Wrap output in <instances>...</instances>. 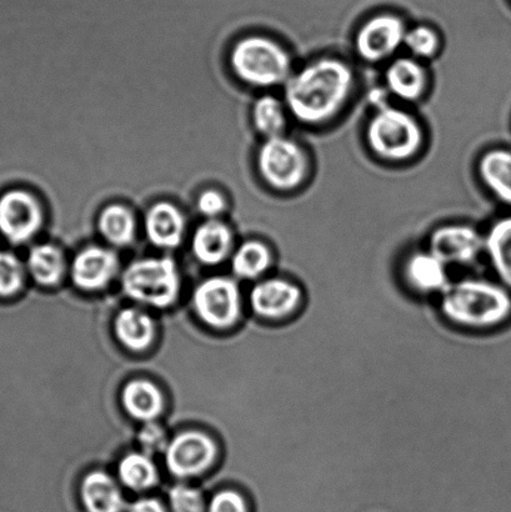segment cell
I'll return each instance as SVG.
<instances>
[{
    "label": "cell",
    "instance_id": "1",
    "mask_svg": "<svg viewBox=\"0 0 511 512\" xmlns=\"http://www.w3.org/2000/svg\"><path fill=\"white\" fill-rule=\"evenodd\" d=\"M354 88L353 69L338 58H320L292 74L285 84V105L298 122H329L348 102Z\"/></svg>",
    "mask_w": 511,
    "mask_h": 512
},
{
    "label": "cell",
    "instance_id": "2",
    "mask_svg": "<svg viewBox=\"0 0 511 512\" xmlns=\"http://www.w3.org/2000/svg\"><path fill=\"white\" fill-rule=\"evenodd\" d=\"M440 309L450 323L488 329L511 315V296L502 285L484 279H463L443 291Z\"/></svg>",
    "mask_w": 511,
    "mask_h": 512
},
{
    "label": "cell",
    "instance_id": "3",
    "mask_svg": "<svg viewBox=\"0 0 511 512\" xmlns=\"http://www.w3.org/2000/svg\"><path fill=\"white\" fill-rule=\"evenodd\" d=\"M235 74L254 87L272 88L292 77V57L274 40L249 37L240 40L230 55Z\"/></svg>",
    "mask_w": 511,
    "mask_h": 512
},
{
    "label": "cell",
    "instance_id": "4",
    "mask_svg": "<svg viewBox=\"0 0 511 512\" xmlns=\"http://www.w3.org/2000/svg\"><path fill=\"white\" fill-rule=\"evenodd\" d=\"M367 140L372 152L385 162H407L422 149L424 133L412 114L382 107L370 119Z\"/></svg>",
    "mask_w": 511,
    "mask_h": 512
},
{
    "label": "cell",
    "instance_id": "5",
    "mask_svg": "<svg viewBox=\"0 0 511 512\" xmlns=\"http://www.w3.org/2000/svg\"><path fill=\"white\" fill-rule=\"evenodd\" d=\"M122 284L130 298L155 308L172 305L180 288L177 266L170 258L134 261L125 269Z\"/></svg>",
    "mask_w": 511,
    "mask_h": 512
},
{
    "label": "cell",
    "instance_id": "6",
    "mask_svg": "<svg viewBox=\"0 0 511 512\" xmlns=\"http://www.w3.org/2000/svg\"><path fill=\"white\" fill-rule=\"evenodd\" d=\"M258 168L264 182L279 192H293L309 172L307 153L293 139L268 138L258 153Z\"/></svg>",
    "mask_w": 511,
    "mask_h": 512
},
{
    "label": "cell",
    "instance_id": "7",
    "mask_svg": "<svg viewBox=\"0 0 511 512\" xmlns=\"http://www.w3.org/2000/svg\"><path fill=\"white\" fill-rule=\"evenodd\" d=\"M193 304L204 323L217 329L228 328L240 314L238 286L227 278L205 280L194 291Z\"/></svg>",
    "mask_w": 511,
    "mask_h": 512
},
{
    "label": "cell",
    "instance_id": "8",
    "mask_svg": "<svg viewBox=\"0 0 511 512\" xmlns=\"http://www.w3.org/2000/svg\"><path fill=\"white\" fill-rule=\"evenodd\" d=\"M407 27L402 18L380 14L369 19L355 37V52L368 63L383 62L404 45Z\"/></svg>",
    "mask_w": 511,
    "mask_h": 512
},
{
    "label": "cell",
    "instance_id": "9",
    "mask_svg": "<svg viewBox=\"0 0 511 512\" xmlns=\"http://www.w3.org/2000/svg\"><path fill=\"white\" fill-rule=\"evenodd\" d=\"M42 223V208L32 194L12 190L0 198V233L10 243H27L38 233Z\"/></svg>",
    "mask_w": 511,
    "mask_h": 512
},
{
    "label": "cell",
    "instance_id": "10",
    "mask_svg": "<svg viewBox=\"0 0 511 512\" xmlns=\"http://www.w3.org/2000/svg\"><path fill=\"white\" fill-rule=\"evenodd\" d=\"M429 250L445 265H470L485 252V237L470 225H444L430 235Z\"/></svg>",
    "mask_w": 511,
    "mask_h": 512
},
{
    "label": "cell",
    "instance_id": "11",
    "mask_svg": "<svg viewBox=\"0 0 511 512\" xmlns=\"http://www.w3.org/2000/svg\"><path fill=\"white\" fill-rule=\"evenodd\" d=\"M217 456V446L209 436L198 431L175 436L165 450L170 471L178 478L198 475L207 470Z\"/></svg>",
    "mask_w": 511,
    "mask_h": 512
},
{
    "label": "cell",
    "instance_id": "12",
    "mask_svg": "<svg viewBox=\"0 0 511 512\" xmlns=\"http://www.w3.org/2000/svg\"><path fill=\"white\" fill-rule=\"evenodd\" d=\"M252 308L265 319L287 318L302 303L299 286L284 279L264 280L254 286L250 294Z\"/></svg>",
    "mask_w": 511,
    "mask_h": 512
},
{
    "label": "cell",
    "instance_id": "13",
    "mask_svg": "<svg viewBox=\"0 0 511 512\" xmlns=\"http://www.w3.org/2000/svg\"><path fill=\"white\" fill-rule=\"evenodd\" d=\"M118 270V258L112 250L89 247L75 256L72 264L74 284L83 290L104 288Z\"/></svg>",
    "mask_w": 511,
    "mask_h": 512
},
{
    "label": "cell",
    "instance_id": "14",
    "mask_svg": "<svg viewBox=\"0 0 511 512\" xmlns=\"http://www.w3.org/2000/svg\"><path fill=\"white\" fill-rule=\"evenodd\" d=\"M404 275L408 284L419 293L442 294L450 285L448 265L430 250L410 255L404 264Z\"/></svg>",
    "mask_w": 511,
    "mask_h": 512
},
{
    "label": "cell",
    "instance_id": "15",
    "mask_svg": "<svg viewBox=\"0 0 511 512\" xmlns=\"http://www.w3.org/2000/svg\"><path fill=\"white\" fill-rule=\"evenodd\" d=\"M185 220L182 212L173 204L160 202L148 210L145 232L155 247L177 248L182 243Z\"/></svg>",
    "mask_w": 511,
    "mask_h": 512
},
{
    "label": "cell",
    "instance_id": "16",
    "mask_svg": "<svg viewBox=\"0 0 511 512\" xmlns=\"http://www.w3.org/2000/svg\"><path fill=\"white\" fill-rule=\"evenodd\" d=\"M389 92L405 102H417L427 88V73L423 65L413 58H398L385 72Z\"/></svg>",
    "mask_w": 511,
    "mask_h": 512
},
{
    "label": "cell",
    "instance_id": "17",
    "mask_svg": "<svg viewBox=\"0 0 511 512\" xmlns=\"http://www.w3.org/2000/svg\"><path fill=\"white\" fill-rule=\"evenodd\" d=\"M232 232L217 219H209L195 230L192 248L200 263L215 265L227 258L232 248Z\"/></svg>",
    "mask_w": 511,
    "mask_h": 512
},
{
    "label": "cell",
    "instance_id": "18",
    "mask_svg": "<svg viewBox=\"0 0 511 512\" xmlns=\"http://www.w3.org/2000/svg\"><path fill=\"white\" fill-rule=\"evenodd\" d=\"M479 175L485 187L500 202L511 207V152L508 149H492L479 160Z\"/></svg>",
    "mask_w": 511,
    "mask_h": 512
},
{
    "label": "cell",
    "instance_id": "19",
    "mask_svg": "<svg viewBox=\"0 0 511 512\" xmlns=\"http://www.w3.org/2000/svg\"><path fill=\"white\" fill-rule=\"evenodd\" d=\"M82 499L89 512H122V493L109 475L94 471L85 476L82 484Z\"/></svg>",
    "mask_w": 511,
    "mask_h": 512
},
{
    "label": "cell",
    "instance_id": "20",
    "mask_svg": "<svg viewBox=\"0 0 511 512\" xmlns=\"http://www.w3.org/2000/svg\"><path fill=\"white\" fill-rule=\"evenodd\" d=\"M122 403L132 418L144 423L154 421L163 409L162 393L147 380H134L125 385Z\"/></svg>",
    "mask_w": 511,
    "mask_h": 512
},
{
    "label": "cell",
    "instance_id": "21",
    "mask_svg": "<svg viewBox=\"0 0 511 512\" xmlns=\"http://www.w3.org/2000/svg\"><path fill=\"white\" fill-rule=\"evenodd\" d=\"M485 253L505 288L511 289V217L499 219L489 229Z\"/></svg>",
    "mask_w": 511,
    "mask_h": 512
},
{
    "label": "cell",
    "instance_id": "22",
    "mask_svg": "<svg viewBox=\"0 0 511 512\" xmlns=\"http://www.w3.org/2000/svg\"><path fill=\"white\" fill-rule=\"evenodd\" d=\"M114 328L120 343L130 350L147 349L154 338L153 320L137 309L120 311Z\"/></svg>",
    "mask_w": 511,
    "mask_h": 512
},
{
    "label": "cell",
    "instance_id": "23",
    "mask_svg": "<svg viewBox=\"0 0 511 512\" xmlns=\"http://www.w3.org/2000/svg\"><path fill=\"white\" fill-rule=\"evenodd\" d=\"M98 228L107 242L115 247H127L135 237V218L123 205L113 204L99 215Z\"/></svg>",
    "mask_w": 511,
    "mask_h": 512
},
{
    "label": "cell",
    "instance_id": "24",
    "mask_svg": "<svg viewBox=\"0 0 511 512\" xmlns=\"http://www.w3.org/2000/svg\"><path fill=\"white\" fill-rule=\"evenodd\" d=\"M63 253L54 245H37L30 250L28 269L37 283L42 285L57 284L64 273Z\"/></svg>",
    "mask_w": 511,
    "mask_h": 512
},
{
    "label": "cell",
    "instance_id": "25",
    "mask_svg": "<svg viewBox=\"0 0 511 512\" xmlns=\"http://www.w3.org/2000/svg\"><path fill=\"white\" fill-rule=\"evenodd\" d=\"M287 105L273 95H263L253 107V122L260 134L265 138L283 135L287 127Z\"/></svg>",
    "mask_w": 511,
    "mask_h": 512
},
{
    "label": "cell",
    "instance_id": "26",
    "mask_svg": "<svg viewBox=\"0 0 511 512\" xmlns=\"http://www.w3.org/2000/svg\"><path fill=\"white\" fill-rule=\"evenodd\" d=\"M272 263V254L267 245L252 240L235 252L232 259L234 274L242 279H255L262 275Z\"/></svg>",
    "mask_w": 511,
    "mask_h": 512
},
{
    "label": "cell",
    "instance_id": "27",
    "mask_svg": "<svg viewBox=\"0 0 511 512\" xmlns=\"http://www.w3.org/2000/svg\"><path fill=\"white\" fill-rule=\"evenodd\" d=\"M119 478L133 490L152 488L157 483V468L147 454H130L120 461Z\"/></svg>",
    "mask_w": 511,
    "mask_h": 512
},
{
    "label": "cell",
    "instance_id": "28",
    "mask_svg": "<svg viewBox=\"0 0 511 512\" xmlns=\"http://www.w3.org/2000/svg\"><path fill=\"white\" fill-rule=\"evenodd\" d=\"M404 45L417 58H430L440 47L439 34L428 25H418L405 34Z\"/></svg>",
    "mask_w": 511,
    "mask_h": 512
},
{
    "label": "cell",
    "instance_id": "29",
    "mask_svg": "<svg viewBox=\"0 0 511 512\" xmlns=\"http://www.w3.org/2000/svg\"><path fill=\"white\" fill-rule=\"evenodd\" d=\"M24 270L13 254L0 252V298L17 294L23 286Z\"/></svg>",
    "mask_w": 511,
    "mask_h": 512
},
{
    "label": "cell",
    "instance_id": "30",
    "mask_svg": "<svg viewBox=\"0 0 511 512\" xmlns=\"http://www.w3.org/2000/svg\"><path fill=\"white\" fill-rule=\"evenodd\" d=\"M169 499L173 512H204L202 495L189 486H174L170 490Z\"/></svg>",
    "mask_w": 511,
    "mask_h": 512
},
{
    "label": "cell",
    "instance_id": "31",
    "mask_svg": "<svg viewBox=\"0 0 511 512\" xmlns=\"http://www.w3.org/2000/svg\"><path fill=\"white\" fill-rule=\"evenodd\" d=\"M138 439L140 448L148 456L165 453L169 445L167 434H165L162 426L155 423V421L145 423L143 429L140 430Z\"/></svg>",
    "mask_w": 511,
    "mask_h": 512
},
{
    "label": "cell",
    "instance_id": "32",
    "mask_svg": "<svg viewBox=\"0 0 511 512\" xmlns=\"http://www.w3.org/2000/svg\"><path fill=\"white\" fill-rule=\"evenodd\" d=\"M209 512H248L244 499L235 491H223L214 496Z\"/></svg>",
    "mask_w": 511,
    "mask_h": 512
},
{
    "label": "cell",
    "instance_id": "33",
    "mask_svg": "<svg viewBox=\"0 0 511 512\" xmlns=\"http://www.w3.org/2000/svg\"><path fill=\"white\" fill-rule=\"evenodd\" d=\"M225 209V199L217 190H207L200 194L198 199V210L209 219H214L222 214Z\"/></svg>",
    "mask_w": 511,
    "mask_h": 512
},
{
    "label": "cell",
    "instance_id": "34",
    "mask_svg": "<svg viewBox=\"0 0 511 512\" xmlns=\"http://www.w3.org/2000/svg\"><path fill=\"white\" fill-rule=\"evenodd\" d=\"M129 512H165V510L158 500L140 499L130 506Z\"/></svg>",
    "mask_w": 511,
    "mask_h": 512
}]
</instances>
